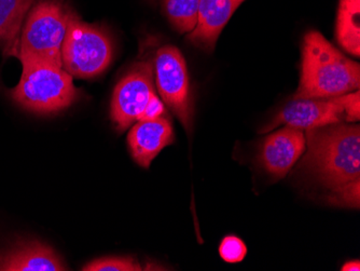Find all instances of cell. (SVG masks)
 Instances as JSON below:
<instances>
[{"label":"cell","mask_w":360,"mask_h":271,"mask_svg":"<svg viewBox=\"0 0 360 271\" xmlns=\"http://www.w3.org/2000/svg\"><path fill=\"white\" fill-rule=\"evenodd\" d=\"M165 106L162 102L161 99L158 96L157 93L153 95V98L149 101L147 108L143 113L141 120H153V119L159 118L165 114Z\"/></svg>","instance_id":"cell-20"},{"label":"cell","mask_w":360,"mask_h":271,"mask_svg":"<svg viewBox=\"0 0 360 271\" xmlns=\"http://www.w3.org/2000/svg\"><path fill=\"white\" fill-rule=\"evenodd\" d=\"M153 72L162 100L172 109L189 134L193 127V102L183 53L174 46H161L155 53Z\"/></svg>","instance_id":"cell-6"},{"label":"cell","mask_w":360,"mask_h":271,"mask_svg":"<svg viewBox=\"0 0 360 271\" xmlns=\"http://www.w3.org/2000/svg\"><path fill=\"white\" fill-rule=\"evenodd\" d=\"M112 56V42L108 34L70 12L62 44L63 68L76 78H94L108 68Z\"/></svg>","instance_id":"cell-5"},{"label":"cell","mask_w":360,"mask_h":271,"mask_svg":"<svg viewBox=\"0 0 360 271\" xmlns=\"http://www.w3.org/2000/svg\"><path fill=\"white\" fill-rule=\"evenodd\" d=\"M19 84L8 92L10 99L25 111L53 115L72 106L80 98L74 77L60 66L36 58H22Z\"/></svg>","instance_id":"cell-3"},{"label":"cell","mask_w":360,"mask_h":271,"mask_svg":"<svg viewBox=\"0 0 360 271\" xmlns=\"http://www.w3.org/2000/svg\"><path fill=\"white\" fill-rule=\"evenodd\" d=\"M307 153L301 165L335 191L360 181V127L326 125L307 130Z\"/></svg>","instance_id":"cell-2"},{"label":"cell","mask_w":360,"mask_h":271,"mask_svg":"<svg viewBox=\"0 0 360 271\" xmlns=\"http://www.w3.org/2000/svg\"><path fill=\"white\" fill-rule=\"evenodd\" d=\"M342 271H359L360 270V262L359 260H349V262L345 263L341 268Z\"/></svg>","instance_id":"cell-21"},{"label":"cell","mask_w":360,"mask_h":271,"mask_svg":"<svg viewBox=\"0 0 360 271\" xmlns=\"http://www.w3.org/2000/svg\"><path fill=\"white\" fill-rule=\"evenodd\" d=\"M200 0H163V11L179 33H191L198 23Z\"/></svg>","instance_id":"cell-15"},{"label":"cell","mask_w":360,"mask_h":271,"mask_svg":"<svg viewBox=\"0 0 360 271\" xmlns=\"http://www.w3.org/2000/svg\"><path fill=\"white\" fill-rule=\"evenodd\" d=\"M84 271H141L145 267L139 264V260L132 258H104L84 266Z\"/></svg>","instance_id":"cell-16"},{"label":"cell","mask_w":360,"mask_h":271,"mask_svg":"<svg viewBox=\"0 0 360 271\" xmlns=\"http://www.w3.org/2000/svg\"><path fill=\"white\" fill-rule=\"evenodd\" d=\"M153 74V63H136L117 84L111 100L110 117L119 132H124L143 119L155 93Z\"/></svg>","instance_id":"cell-7"},{"label":"cell","mask_w":360,"mask_h":271,"mask_svg":"<svg viewBox=\"0 0 360 271\" xmlns=\"http://www.w3.org/2000/svg\"><path fill=\"white\" fill-rule=\"evenodd\" d=\"M37 0H0V46L6 56H15L22 26Z\"/></svg>","instance_id":"cell-13"},{"label":"cell","mask_w":360,"mask_h":271,"mask_svg":"<svg viewBox=\"0 0 360 271\" xmlns=\"http://www.w3.org/2000/svg\"><path fill=\"white\" fill-rule=\"evenodd\" d=\"M70 12L58 0H40L32 6L22 26L14 58H36L63 68L62 44Z\"/></svg>","instance_id":"cell-4"},{"label":"cell","mask_w":360,"mask_h":271,"mask_svg":"<svg viewBox=\"0 0 360 271\" xmlns=\"http://www.w3.org/2000/svg\"><path fill=\"white\" fill-rule=\"evenodd\" d=\"M246 254H248V246L238 237L226 236L220 242V258L229 264L242 262Z\"/></svg>","instance_id":"cell-17"},{"label":"cell","mask_w":360,"mask_h":271,"mask_svg":"<svg viewBox=\"0 0 360 271\" xmlns=\"http://www.w3.org/2000/svg\"><path fill=\"white\" fill-rule=\"evenodd\" d=\"M360 93L359 90L341 95L342 106L345 109V121L356 122L360 118Z\"/></svg>","instance_id":"cell-19"},{"label":"cell","mask_w":360,"mask_h":271,"mask_svg":"<svg viewBox=\"0 0 360 271\" xmlns=\"http://www.w3.org/2000/svg\"><path fill=\"white\" fill-rule=\"evenodd\" d=\"M345 120V109L340 96L333 99H292L282 111L260 130L270 132L277 127L286 125L307 131Z\"/></svg>","instance_id":"cell-8"},{"label":"cell","mask_w":360,"mask_h":271,"mask_svg":"<svg viewBox=\"0 0 360 271\" xmlns=\"http://www.w3.org/2000/svg\"><path fill=\"white\" fill-rule=\"evenodd\" d=\"M70 270L60 255L37 240H19L0 250V271Z\"/></svg>","instance_id":"cell-10"},{"label":"cell","mask_w":360,"mask_h":271,"mask_svg":"<svg viewBox=\"0 0 360 271\" xmlns=\"http://www.w3.org/2000/svg\"><path fill=\"white\" fill-rule=\"evenodd\" d=\"M307 149V139L302 130L283 127L264 139L261 146L259 161L264 170L275 179L286 177L291 168Z\"/></svg>","instance_id":"cell-9"},{"label":"cell","mask_w":360,"mask_h":271,"mask_svg":"<svg viewBox=\"0 0 360 271\" xmlns=\"http://www.w3.org/2000/svg\"><path fill=\"white\" fill-rule=\"evenodd\" d=\"M360 181L347 184L345 187L335 190L330 197L331 203L335 206H349V208H359Z\"/></svg>","instance_id":"cell-18"},{"label":"cell","mask_w":360,"mask_h":271,"mask_svg":"<svg viewBox=\"0 0 360 271\" xmlns=\"http://www.w3.org/2000/svg\"><path fill=\"white\" fill-rule=\"evenodd\" d=\"M360 66L317 30L305 34L302 44L298 99H333L359 90Z\"/></svg>","instance_id":"cell-1"},{"label":"cell","mask_w":360,"mask_h":271,"mask_svg":"<svg viewBox=\"0 0 360 271\" xmlns=\"http://www.w3.org/2000/svg\"><path fill=\"white\" fill-rule=\"evenodd\" d=\"M335 35L345 51L359 58L360 0H340Z\"/></svg>","instance_id":"cell-14"},{"label":"cell","mask_w":360,"mask_h":271,"mask_svg":"<svg viewBox=\"0 0 360 271\" xmlns=\"http://www.w3.org/2000/svg\"><path fill=\"white\" fill-rule=\"evenodd\" d=\"M245 0H200L198 23L189 33L190 42L212 51L224 28Z\"/></svg>","instance_id":"cell-12"},{"label":"cell","mask_w":360,"mask_h":271,"mask_svg":"<svg viewBox=\"0 0 360 271\" xmlns=\"http://www.w3.org/2000/svg\"><path fill=\"white\" fill-rule=\"evenodd\" d=\"M175 141L173 125L165 116L139 121L127 135L129 151L137 165L149 169L153 159Z\"/></svg>","instance_id":"cell-11"}]
</instances>
